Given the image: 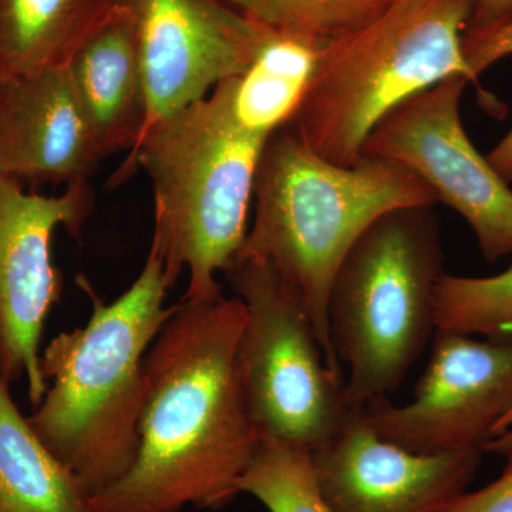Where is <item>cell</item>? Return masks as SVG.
Here are the masks:
<instances>
[{"label":"cell","mask_w":512,"mask_h":512,"mask_svg":"<svg viewBox=\"0 0 512 512\" xmlns=\"http://www.w3.org/2000/svg\"><path fill=\"white\" fill-rule=\"evenodd\" d=\"M484 453L500 454L508 457L512 454V409L498 421L491 440L485 444Z\"/></svg>","instance_id":"obj_24"},{"label":"cell","mask_w":512,"mask_h":512,"mask_svg":"<svg viewBox=\"0 0 512 512\" xmlns=\"http://www.w3.org/2000/svg\"><path fill=\"white\" fill-rule=\"evenodd\" d=\"M470 84L450 77L403 101L366 138L362 157L404 165L473 229L485 261L512 255V188L474 146L461 99Z\"/></svg>","instance_id":"obj_8"},{"label":"cell","mask_w":512,"mask_h":512,"mask_svg":"<svg viewBox=\"0 0 512 512\" xmlns=\"http://www.w3.org/2000/svg\"><path fill=\"white\" fill-rule=\"evenodd\" d=\"M466 62L473 76L480 77L500 60L512 56V20L507 25L484 33V35L463 36ZM488 161L507 183H512V127L487 154Z\"/></svg>","instance_id":"obj_21"},{"label":"cell","mask_w":512,"mask_h":512,"mask_svg":"<svg viewBox=\"0 0 512 512\" xmlns=\"http://www.w3.org/2000/svg\"><path fill=\"white\" fill-rule=\"evenodd\" d=\"M269 512H330L320 495L308 448L261 439L238 483Z\"/></svg>","instance_id":"obj_19"},{"label":"cell","mask_w":512,"mask_h":512,"mask_svg":"<svg viewBox=\"0 0 512 512\" xmlns=\"http://www.w3.org/2000/svg\"><path fill=\"white\" fill-rule=\"evenodd\" d=\"M266 29L299 37L320 50L359 29L390 0H221Z\"/></svg>","instance_id":"obj_18"},{"label":"cell","mask_w":512,"mask_h":512,"mask_svg":"<svg viewBox=\"0 0 512 512\" xmlns=\"http://www.w3.org/2000/svg\"><path fill=\"white\" fill-rule=\"evenodd\" d=\"M437 330L481 335L512 333V265L493 276L444 274L436 288Z\"/></svg>","instance_id":"obj_20"},{"label":"cell","mask_w":512,"mask_h":512,"mask_svg":"<svg viewBox=\"0 0 512 512\" xmlns=\"http://www.w3.org/2000/svg\"><path fill=\"white\" fill-rule=\"evenodd\" d=\"M244 322L235 295L175 305L144 357L136 458L92 512L217 511L238 497L261 441L238 377Z\"/></svg>","instance_id":"obj_1"},{"label":"cell","mask_w":512,"mask_h":512,"mask_svg":"<svg viewBox=\"0 0 512 512\" xmlns=\"http://www.w3.org/2000/svg\"><path fill=\"white\" fill-rule=\"evenodd\" d=\"M113 0H0V76H35L69 63Z\"/></svg>","instance_id":"obj_16"},{"label":"cell","mask_w":512,"mask_h":512,"mask_svg":"<svg viewBox=\"0 0 512 512\" xmlns=\"http://www.w3.org/2000/svg\"><path fill=\"white\" fill-rule=\"evenodd\" d=\"M0 512H92L90 495L39 439L2 380Z\"/></svg>","instance_id":"obj_15"},{"label":"cell","mask_w":512,"mask_h":512,"mask_svg":"<svg viewBox=\"0 0 512 512\" xmlns=\"http://www.w3.org/2000/svg\"><path fill=\"white\" fill-rule=\"evenodd\" d=\"M254 220L237 256L261 259L298 293L333 372L330 286L350 247L384 212L434 207L436 194L404 165L362 157L350 167L316 154L293 128L276 130L256 170Z\"/></svg>","instance_id":"obj_3"},{"label":"cell","mask_w":512,"mask_h":512,"mask_svg":"<svg viewBox=\"0 0 512 512\" xmlns=\"http://www.w3.org/2000/svg\"><path fill=\"white\" fill-rule=\"evenodd\" d=\"M103 158L133 150L147 123V90L130 10L111 5L66 64Z\"/></svg>","instance_id":"obj_14"},{"label":"cell","mask_w":512,"mask_h":512,"mask_svg":"<svg viewBox=\"0 0 512 512\" xmlns=\"http://www.w3.org/2000/svg\"><path fill=\"white\" fill-rule=\"evenodd\" d=\"M103 160L66 66L0 76V174L67 187L89 181Z\"/></svg>","instance_id":"obj_13"},{"label":"cell","mask_w":512,"mask_h":512,"mask_svg":"<svg viewBox=\"0 0 512 512\" xmlns=\"http://www.w3.org/2000/svg\"><path fill=\"white\" fill-rule=\"evenodd\" d=\"M444 261L433 207H402L373 221L340 262L328 328L333 353L349 370L352 409L396 392L436 335Z\"/></svg>","instance_id":"obj_6"},{"label":"cell","mask_w":512,"mask_h":512,"mask_svg":"<svg viewBox=\"0 0 512 512\" xmlns=\"http://www.w3.org/2000/svg\"><path fill=\"white\" fill-rule=\"evenodd\" d=\"M76 282L92 302V316L47 343L40 370L49 387L28 420L92 498L123 477L136 458L144 357L175 305L164 306L170 288L153 249L136 281L114 302L104 301L86 276L77 275Z\"/></svg>","instance_id":"obj_2"},{"label":"cell","mask_w":512,"mask_h":512,"mask_svg":"<svg viewBox=\"0 0 512 512\" xmlns=\"http://www.w3.org/2000/svg\"><path fill=\"white\" fill-rule=\"evenodd\" d=\"M319 53L306 40L271 30L247 70L225 80L238 123L266 138L286 126L301 106Z\"/></svg>","instance_id":"obj_17"},{"label":"cell","mask_w":512,"mask_h":512,"mask_svg":"<svg viewBox=\"0 0 512 512\" xmlns=\"http://www.w3.org/2000/svg\"><path fill=\"white\" fill-rule=\"evenodd\" d=\"M93 207L89 181L46 197L0 174V380L10 386L26 379L35 407L49 387L40 370L43 329L63 289L52 259L53 234L63 227L80 238Z\"/></svg>","instance_id":"obj_10"},{"label":"cell","mask_w":512,"mask_h":512,"mask_svg":"<svg viewBox=\"0 0 512 512\" xmlns=\"http://www.w3.org/2000/svg\"><path fill=\"white\" fill-rule=\"evenodd\" d=\"M476 0H390L359 29L320 50L288 126L330 163L350 167L376 124L403 101L471 73L463 36Z\"/></svg>","instance_id":"obj_5"},{"label":"cell","mask_w":512,"mask_h":512,"mask_svg":"<svg viewBox=\"0 0 512 512\" xmlns=\"http://www.w3.org/2000/svg\"><path fill=\"white\" fill-rule=\"evenodd\" d=\"M512 20V0H476L464 35L476 36L507 25Z\"/></svg>","instance_id":"obj_23"},{"label":"cell","mask_w":512,"mask_h":512,"mask_svg":"<svg viewBox=\"0 0 512 512\" xmlns=\"http://www.w3.org/2000/svg\"><path fill=\"white\" fill-rule=\"evenodd\" d=\"M412 402L377 397L362 407L377 436L410 453L483 451L512 409V333L474 339L436 330Z\"/></svg>","instance_id":"obj_9"},{"label":"cell","mask_w":512,"mask_h":512,"mask_svg":"<svg viewBox=\"0 0 512 512\" xmlns=\"http://www.w3.org/2000/svg\"><path fill=\"white\" fill-rule=\"evenodd\" d=\"M481 457L477 450L410 453L377 436L362 407L312 451L316 483L330 512H440L467 491Z\"/></svg>","instance_id":"obj_12"},{"label":"cell","mask_w":512,"mask_h":512,"mask_svg":"<svg viewBox=\"0 0 512 512\" xmlns=\"http://www.w3.org/2000/svg\"><path fill=\"white\" fill-rule=\"evenodd\" d=\"M222 275L245 306L237 370L256 431L261 439L318 450L352 407L301 298L261 259L235 256Z\"/></svg>","instance_id":"obj_7"},{"label":"cell","mask_w":512,"mask_h":512,"mask_svg":"<svg viewBox=\"0 0 512 512\" xmlns=\"http://www.w3.org/2000/svg\"><path fill=\"white\" fill-rule=\"evenodd\" d=\"M113 3L130 10L136 25L147 90L143 136L158 121L207 97L217 84L244 73L271 32L221 0Z\"/></svg>","instance_id":"obj_11"},{"label":"cell","mask_w":512,"mask_h":512,"mask_svg":"<svg viewBox=\"0 0 512 512\" xmlns=\"http://www.w3.org/2000/svg\"><path fill=\"white\" fill-rule=\"evenodd\" d=\"M268 138L232 114L227 83L148 128L109 180L119 187L143 168L154 191L153 249L173 288L187 269L181 302L224 295L222 274L248 234L256 170Z\"/></svg>","instance_id":"obj_4"},{"label":"cell","mask_w":512,"mask_h":512,"mask_svg":"<svg viewBox=\"0 0 512 512\" xmlns=\"http://www.w3.org/2000/svg\"><path fill=\"white\" fill-rule=\"evenodd\" d=\"M507 458L503 474L481 490L454 498L440 512H512V454Z\"/></svg>","instance_id":"obj_22"}]
</instances>
